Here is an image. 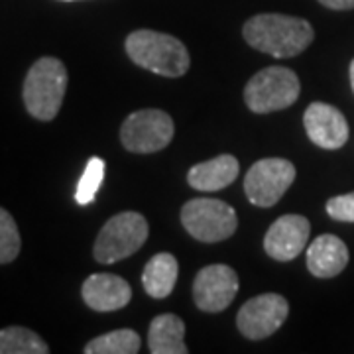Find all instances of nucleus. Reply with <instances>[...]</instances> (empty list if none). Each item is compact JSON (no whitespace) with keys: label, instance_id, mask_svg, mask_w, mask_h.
<instances>
[{"label":"nucleus","instance_id":"obj_10","mask_svg":"<svg viewBox=\"0 0 354 354\" xmlns=\"http://www.w3.org/2000/svg\"><path fill=\"white\" fill-rule=\"evenodd\" d=\"M239 276L227 264L203 268L193 281V299L205 313L225 311L239 293Z\"/></svg>","mask_w":354,"mask_h":354},{"label":"nucleus","instance_id":"obj_17","mask_svg":"<svg viewBox=\"0 0 354 354\" xmlns=\"http://www.w3.org/2000/svg\"><path fill=\"white\" fill-rule=\"evenodd\" d=\"M179 266L176 256L167 252H160L150 258V262L144 268L142 286L146 293L153 299H164L176 288Z\"/></svg>","mask_w":354,"mask_h":354},{"label":"nucleus","instance_id":"obj_4","mask_svg":"<svg viewBox=\"0 0 354 354\" xmlns=\"http://www.w3.org/2000/svg\"><path fill=\"white\" fill-rule=\"evenodd\" d=\"M301 85L295 71L288 67H266L248 81L244 101L252 113L266 114L283 111L299 99Z\"/></svg>","mask_w":354,"mask_h":354},{"label":"nucleus","instance_id":"obj_9","mask_svg":"<svg viewBox=\"0 0 354 354\" xmlns=\"http://www.w3.org/2000/svg\"><path fill=\"white\" fill-rule=\"evenodd\" d=\"M290 315V305L279 293H262L242 305L236 325L250 341H262L274 335Z\"/></svg>","mask_w":354,"mask_h":354},{"label":"nucleus","instance_id":"obj_7","mask_svg":"<svg viewBox=\"0 0 354 354\" xmlns=\"http://www.w3.org/2000/svg\"><path fill=\"white\" fill-rule=\"evenodd\" d=\"M171 116L158 109H144L128 114L120 128V142L128 152L153 153L164 150L174 138Z\"/></svg>","mask_w":354,"mask_h":354},{"label":"nucleus","instance_id":"obj_18","mask_svg":"<svg viewBox=\"0 0 354 354\" xmlns=\"http://www.w3.org/2000/svg\"><path fill=\"white\" fill-rule=\"evenodd\" d=\"M50 346L39 335L26 327L0 330V354H48Z\"/></svg>","mask_w":354,"mask_h":354},{"label":"nucleus","instance_id":"obj_16","mask_svg":"<svg viewBox=\"0 0 354 354\" xmlns=\"http://www.w3.org/2000/svg\"><path fill=\"white\" fill-rule=\"evenodd\" d=\"M185 323L177 315L165 313L158 315L150 323L148 330V346L153 354H187L185 346Z\"/></svg>","mask_w":354,"mask_h":354},{"label":"nucleus","instance_id":"obj_5","mask_svg":"<svg viewBox=\"0 0 354 354\" xmlns=\"http://www.w3.org/2000/svg\"><path fill=\"white\" fill-rule=\"evenodd\" d=\"M148 241V221L140 213H118L104 223L95 241V260L101 264H114L136 254Z\"/></svg>","mask_w":354,"mask_h":354},{"label":"nucleus","instance_id":"obj_19","mask_svg":"<svg viewBox=\"0 0 354 354\" xmlns=\"http://www.w3.org/2000/svg\"><path fill=\"white\" fill-rule=\"evenodd\" d=\"M140 344L142 341L136 330L118 329L87 342L85 354H136Z\"/></svg>","mask_w":354,"mask_h":354},{"label":"nucleus","instance_id":"obj_14","mask_svg":"<svg viewBox=\"0 0 354 354\" xmlns=\"http://www.w3.org/2000/svg\"><path fill=\"white\" fill-rule=\"evenodd\" d=\"M348 264V248L335 234H321L307 248V268L321 279L339 276Z\"/></svg>","mask_w":354,"mask_h":354},{"label":"nucleus","instance_id":"obj_24","mask_svg":"<svg viewBox=\"0 0 354 354\" xmlns=\"http://www.w3.org/2000/svg\"><path fill=\"white\" fill-rule=\"evenodd\" d=\"M351 85H353V91H354V59H353V64H351Z\"/></svg>","mask_w":354,"mask_h":354},{"label":"nucleus","instance_id":"obj_12","mask_svg":"<svg viewBox=\"0 0 354 354\" xmlns=\"http://www.w3.org/2000/svg\"><path fill=\"white\" fill-rule=\"evenodd\" d=\"M309 140L325 150H339L348 140V124L344 114L327 102H311L304 116Z\"/></svg>","mask_w":354,"mask_h":354},{"label":"nucleus","instance_id":"obj_2","mask_svg":"<svg viewBox=\"0 0 354 354\" xmlns=\"http://www.w3.org/2000/svg\"><path fill=\"white\" fill-rule=\"evenodd\" d=\"M128 57L140 67L162 77H181L187 73L191 59L187 48L174 36L136 30L127 38Z\"/></svg>","mask_w":354,"mask_h":354},{"label":"nucleus","instance_id":"obj_25","mask_svg":"<svg viewBox=\"0 0 354 354\" xmlns=\"http://www.w3.org/2000/svg\"><path fill=\"white\" fill-rule=\"evenodd\" d=\"M64 2H73V0H64Z\"/></svg>","mask_w":354,"mask_h":354},{"label":"nucleus","instance_id":"obj_1","mask_svg":"<svg viewBox=\"0 0 354 354\" xmlns=\"http://www.w3.org/2000/svg\"><path fill=\"white\" fill-rule=\"evenodd\" d=\"M242 36L254 50L288 59L307 50L315 38V32L304 18L286 14H256L244 24Z\"/></svg>","mask_w":354,"mask_h":354},{"label":"nucleus","instance_id":"obj_3","mask_svg":"<svg viewBox=\"0 0 354 354\" xmlns=\"http://www.w3.org/2000/svg\"><path fill=\"white\" fill-rule=\"evenodd\" d=\"M67 91V69L57 57H41L30 67L24 81L26 111L34 118L50 122L53 120Z\"/></svg>","mask_w":354,"mask_h":354},{"label":"nucleus","instance_id":"obj_23","mask_svg":"<svg viewBox=\"0 0 354 354\" xmlns=\"http://www.w3.org/2000/svg\"><path fill=\"white\" fill-rule=\"evenodd\" d=\"M319 2L330 10H353L354 8V0H319Z\"/></svg>","mask_w":354,"mask_h":354},{"label":"nucleus","instance_id":"obj_6","mask_svg":"<svg viewBox=\"0 0 354 354\" xmlns=\"http://www.w3.org/2000/svg\"><path fill=\"white\" fill-rule=\"evenodd\" d=\"M181 223L193 239L221 242L230 239L239 227L234 209L218 199H191L181 209Z\"/></svg>","mask_w":354,"mask_h":354},{"label":"nucleus","instance_id":"obj_20","mask_svg":"<svg viewBox=\"0 0 354 354\" xmlns=\"http://www.w3.org/2000/svg\"><path fill=\"white\" fill-rule=\"evenodd\" d=\"M102 179H104V162L101 158H91L85 165V171L77 183L75 201L79 205H88L97 197V191L101 187Z\"/></svg>","mask_w":354,"mask_h":354},{"label":"nucleus","instance_id":"obj_21","mask_svg":"<svg viewBox=\"0 0 354 354\" xmlns=\"http://www.w3.org/2000/svg\"><path fill=\"white\" fill-rule=\"evenodd\" d=\"M22 248L20 232L12 215L0 207V264H10L18 258Z\"/></svg>","mask_w":354,"mask_h":354},{"label":"nucleus","instance_id":"obj_8","mask_svg":"<svg viewBox=\"0 0 354 354\" xmlns=\"http://www.w3.org/2000/svg\"><path fill=\"white\" fill-rule=\"evenodd\" d=\"M295 181V165L281 158H266L248 169L244 193L256 207H274Z\"/></svg>","mask_w":354,"mask_h":354},{"label":"nucleus","instance_id":"obj_22","mask_svg":"<svg viewBox=\"0 0 354 354\" xmlns=\"http://www.w3.org/2000/svg\"><path fill=\"white\" fill-rule=\"evenodd\" d=\"M327 213L330 218L341 223H354V193L339 195L327 201Z\"/></svg>","mask_w":354,"mask_h":354},{"label":"nucleus","instance_id":"obj_11","mask_svg":"<svg viewBox=\"0 0 354 354\" xmlns=\"http://www.w3.org/2000/svg\"><path fill=\"white\" fill-rule=\"evenodd\" d=\"M311 234L309 221L301 215H283L268 228L264 250L278 262H290L304 252Z\"/></svg>","mask_w":354,"mask_h":354},{"label":"nucleus","instance_id":"obj_15","mask_svg":"<svg viewBox=\"0 0 354 354\" xmlns=\"http://www.w3.org/2000/svg\"><path fill=\"white\" fill-rule=\"evenodd\" d=\"M239 160L230 153H223L209 162L193 165L187 174V181L197 191H221L239 177Z\"/></svg>","mask_w":354,"mask_h":354},{"label":"nucleus","instance_id":"obj_13","mask_svg":"<svg viewBox=\"0 0 354 354\" xmlns=\"http://www.w3.org/2000/svg\"><path fill=\"white\" fill-rule=\"evenodd\" d=\"M83 301L99 313L118 311L132 299V288L127 279L114 274H93L81 288Z\"/></svg>","mask_w":354,"mask_h":354}]
</instances>
